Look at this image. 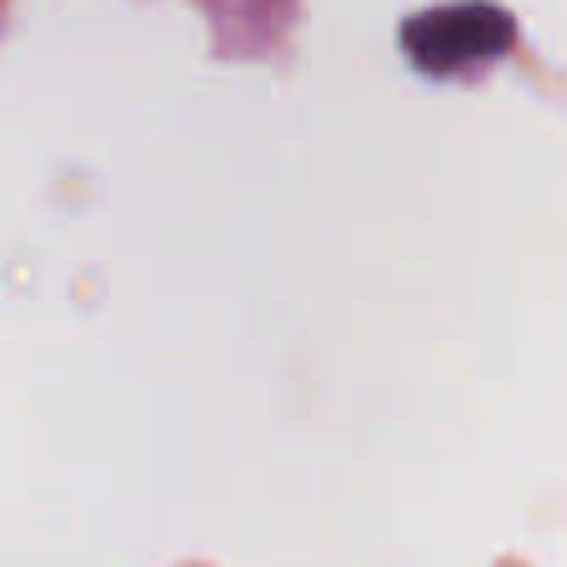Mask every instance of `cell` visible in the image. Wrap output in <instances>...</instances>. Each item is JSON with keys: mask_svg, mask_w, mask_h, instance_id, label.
I'll return each mask as SVG.
<instances>
[{"mask_svg": "<svg viewBox=\"0 0 567 567\" xmlns=\"http://www.w3.org/2000/svg\"><path fill=\"white\" fill-rule=\"evenodd\" d=\"M517 25L493 0H462V6H437V11L408 21L402 45L422 71H462L472 61H493L513 45Z\"/></svg>", "mask_w": 567, "mask_h": 567, "instance_id": "obj_1", "label": "cell"}]
</instances>
